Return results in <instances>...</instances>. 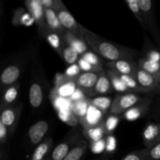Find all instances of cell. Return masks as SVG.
Segmentation results:
<instances>
[{
    "label": "cell",
    "instance_id": "6da1fadb",
    "mask_svg": "<svg viewBox=\"0 0 160 160\" xmlns=\"http://www.w3.org/2000/svg\"><path fill=\"white\" fill-rule=\"evenodd\" d=\"M81 32L86 43L98 56L109 61L133 59L140 55L138 50L110 42L81 25Z\"/></svg>",
    "mask_w": 160,
    "mask_h": 160
},
{
    "label": "cell",
    "instance_id": "7a4b0ae2",
    "mask_svg": "<svg viewBox=\"0 0 160 160\" xmlns=\"http://www.w3.org/2000/svg\"><path fill=\"white\" fill-rule=\"evenodd\" d=\"M35 49L33 47L29 49H27L26 54L23 55V56H20L18 59L13 61L11 63L8 64L3 69L0 75V82L2 89L17 83V81L24 70L28 59L32 56V52Z\"/></svg>",
    "mask_w": 160,
    "mask_h": 160
},
{
    "label": "cell",
    "instance_id": "3957f363",
    "mask_svg": "<svg viewBox=\"0 0 160 160\" xmlns=\"http://www.w3.org/2000/svg\"><path fill=\"white\" fill-rule=\"evenodd\" d=\"M145 21L146 31L151 34L155 43L160 48V28L158 25L151 0H138Z\"/></svg>",
    "mask_w": 160,
    "mask_h": 160
},
{
    "label": "cell",
    "instance_id": "277c9868",
    "mask_svg": "<svg viewBox=\"0 0 160 160\" xmlns=\"http://www.w3.org/2000/svg\"><path fill=\"white\" fill-rule=\"evenodd\" d=\"M146 98L145 97L142 98L138 93H135V92L118 94L113 98L109 113L113 114V115H119V114L121 115L131 108L142 102Z\"/></svg>",
    "mask_w": 160,
    "mask_h": 160
},
{
    "label": "cell",
    "instance_id": "5b68a950",
    "mask_svg": "<svg viewBox=\"0 0 160 160\" xmlns=\"http://www.w3.org/2000/svg\"><path fill=\"white\" fill-rule=\"evenodd\" d=\"M25 6L28 12L32 16L37 24L39 35L45 37V34L48 31V28L45 20V8L42 6L41 0H27L25 2Z\"/></svg>",
    "mask_w": 160,
    "mask_h": 160
},
{
    "label": "cell",
    "instance_id": "8992f818",
    "mask_svg": "<svg viewBox=\"0 0 160 160\" xmlns=\"http://www.w3.org/2000/svg\"><path fill=\"white\" fill-rule=\"evenodd\" d=\"M81 140V134L78 131H70L64 140L52 150L51 155L52 160H63Z\"/></svg>",
    "mask_w": 160,
    "mask_h": 160
},
{
    "label": "cell",
    "instance_id": "52a82bcc",
    "mask_svg": "<svg viewBox=\"0 0 160 160\" xmlns=\"http://www.w3.org/2000/svg\"><path fill=\"white\" fill-rule=\"evenodd\" d=\"M56 86L51 94L64 98H70L78 89L76 80L68 78L64 74H57L56 77Z\"/></svg>",
    "mask_w": 160,
    "mask_h": 160
},
{
    "label": "cell",
    "instance_id": "ba28073f",
    "mask_svg": "<svg viewBox=\"0 0 160 160\" xmlns=\"http://www.w3.org/2000/svg\"><path fill=\"white\" fill-rule=\"evenodd\" d=\"M22 109H23V106L21 104H20L18 106L7 107L2 110L0 122H2L8 128L11 136L15 131L20 121Z\"/></svg>",
    "mask_w": 160,
    "mask_h": 160
},
{
    "label": "cell",
    "instance_id": "9c48e42d",
    "mask_svg": "<svg viewBox=\"0 0 160 160\" xmlns=\"http://www.w3.org/2000/svg\"><path fill=\"white\" fill-rule=\"evenodd\" d=\"M108 70H112L121 75L135 76L136 71L138 68V62L134 59H119L115 61H109L106 63Z\"/></svg>",
    "mask_w": 160,
    "mask_h": 160
},
{
    "label": "cell",
    "instance_id": "30bf717a",
    "mask_svg": "<svg viewBox=\"0 0 160 160\" xmlns=\"http://www.w3.org/2000/svg\"><path fill=\"white\" fill-rule=\"evenodd\" d=\"M134 78L138 81L141 88L143 89L145 93L150 94L153 93L157 88L160 80V76L151 74L138 67L136 71Z\"/></svg>",
    "mask_w": 160,
    "mask_h": 160
},
{
    "label": "cell",
    "instance_id": "8fae6325",
    "mask_svg": "<svg viewBox=\"0 0 160 160\" xmlns=\"http://www.w3.org/2000/svg\"><path fill=\"white\" fill-rule=\"evenodd\" d=\"M101 73L94 72H82L76 78V83L78 88L80 89L84 95L92 96L95 84L98 81Z\"/></svg>",
    "mask_w": 160,
    "mask_h": 160
},
{
    "label": "cell",
    "instance_id": "7c38bea8",
    "mask_svg": "<svg viewBox=\"0 0 160 160\" xmlns=\"http://www.w3.org/2000/svg\"><path fill=\"white\" fill-rule=\"evenodd\" d=\"M59 20L60 21L62 26L65 28L67 31H70L80 37H83L81 32V24L78 23L72 14L67 9L66 6L61 8L58 11H56Z\"/></svg>",
    "mask_w": 160,
    "mask_h": 160
},
{
    "label": "cell",
    "instance_id": "4fadbf2b",
    "mask_svg": "<svg viewBox=\"0 0 160 160\" xmlns=\"http://www.w3.org/2000/svg\"><path fill=\"white\" fill-rule=\"evenodd\" d=\"M49 129V123L46 120H39L32 125L28 130V138L34 145H38L45 137Z\"/></svg>",
    "mask_w": 160,
    "mask_h": 160
},
{
    "label": "cell",
    "instance_id": "5bb4252c",
    "mask_svg": "<svg viewBox=\"0 0 160 160\" xmlns=\"http://www.w3.org/2000/svg\"><path fill=\"white\" fill-rule=\"evenodd\" d=\"M142 139L148 149L160 142V121L149 123L142 132Z\"/></svg>",
    "mask_w": 160,
    "mask_h": 160
},
{
    "label": "cell",
    "instance_id": "9a60e30c",
    "mask_svg": "<svg viewBox=\"0 0 160 160\" xmlns=\"http://www.w3.org/2000/svg\"><path fill=\"white\" fill-rule=\"evenodd\" d=\"M152 99L147 97L142 102L138 103L134 107L131 108L128 111L121 114V117L123 120H126L128 121H134V120H138L149 111Z\"/></svg>",
    "mask_w": 160,
    "mask_h": 160
},
{
    "label": "cell",
    "instance_id": "2e32d148",
    "mask_svg": "<svg viewBox=\"0 0 160 160\" xmlns=\"http://www.w3.org/2000/svg\"><path fill=\"white\" fill-rule=\"evenodd\" d=\"M45 99L44 87L38 81H33L29 88V102L34 109H38L42 106Z\"/></svg>",
    "mask_w": 160,
    "mask_h": 160
},
{
    "label": "cell",
    "instance_id": "e0dca14e",
    "mask_svg": "<svg viewBox=\"0 0 160 160\" xmlns=\"http://www.w3.org/2000/svg\"><path fill=\"white\" fill-rule=\"evenodd\" d=\"M103 115H104L103 112H102L98 109L90 105L86 115L81 119H80V123L84 128L97 126V125L104 123Z\"/></svg>",
    "mask_w": 160,
    "mask_h": 160
},
{
    "label": "cell",
    "instance_id": "ac0fdd59",
    "mask_svg": "<svg viewBox=\"0 0 160 160\" xmlns=\"http://www.w3.org/2000/svg\"><path fill=\"white\" fill-rule=\"evenodd\" d=\"M63 38L66 44L74 48L81 56L88 52V45L83 37H80L70 31H67L64 34Z\"/></svg>",
    "mask_w": 160,
    "mask_h": 160
},
{
    "label": "cell",
    "instance_id": "d6986e66",
    "mask_svg": "<svg viewBox=\"0 0 160 160\" xmlns=\"http://www.w3.org/2000/svg\"><path fill=\"white\" fill-rule=\"evenodd\" d=\"M113 90L111 84L110 79L107 74L106 70H103L99 75L98 81L92 92V96H104L106 94L112 92Z\"/></svg>",
    "mask_w": 160,
    "mask_h": 160
},
{
    "label": "cell",
    "instance_id": "ffe728a7",
    "mask_svg": "<svg viewBox=\"0 0 160 160\" xmlns=\"http://www.w3.org/2000/svg\"><path fill=\"white\" fill-rule=\"evenodd\" d=\"M44 38L46 39L50 46L56 52V53L60 57H62V51H63L64 47L67 45L63 38V36L61 35L59 33L56 32V31L48 29Z\"/></svg>",
    "mask_w": 160,
    "mask_h": 160
},
{
    "label": "cell",
    "instance_id": "44dd1931",
    "mask_svg": "<svg viewBox=\"0 0 160 160\" xmlns=\"http://www.w3.org/2000/svg\"><path fill=\"white\" fill-rule=\"evenodd\" d=\"M19 91H20V84L18 82L4 89L1 102V110L12 106V104L18 98Z\"/></svg>",
    "mask_w": 160,
    "mask_h": 160
},
{
    "label": "cell",
    "instance_id": "7402d4cb",
    "mask_svg": "<svg viewBox=\"0 0 160 160\" xmlns=\"http://www.w3.org/2000/svg\"><path fill=\"white\" fill-rule=\"evenodd\" d=\"M45 15L48 29L56 31L63 36L67 30L62 26L56 12L53 9H45Z\"/></svg>",
    "mask_w": 160,
    "mask_h": 160
},
{
    "label": "cell",
    "instance_id": "603a6c76",
    "mask_svg": "<svg viewBox=\"0 0 160 160\" xmlns=\"http://www.w3.org/2000/svg\"><path fill=\"white\" fill-rule=\"evenodd\" d=\"M83 134L90 143L98 142V141L105 138L106 137V132L104 127V123L95 127L84 128Z\"/></svg>",
    "mask_w": 160,
    "mask_h": 160
},
{
    "label": "cell",
    "instance_id": "cb8c5ba5",
    "mask_svg": "<svg viewBox=\"0 0 160 160\" xmlns=\"http://www.w3.org/2000/svg\"><path fill=\"white\" fill-rule=\"evenodd\" d=\"M12 22L16 26H31L35 23L32 16L23 8L17 9L13 12Z\"/></svg>",
    "mask_w": 160,
    "mask_h": 160
},
{
    "label": "cell",
    "instance_id": "d4e9b609",
    "mask_svg": "<svg viewBox=\"0 0 160 160\" xmlns=\"http://www.w3.org/2000/svg\"><path fill=\"white\" fill-rule=\"evenodd\" d=\"M53 141L52 138L44 139L34 149L31 160H43L48 152L52 150Z\"/></svg>",
    "mask_w": 160,
    "mask_h": 160
},
{
    "label": "cell",
    "instance_id": "484cf974",
    "mask_svg": "<svg viewBox=\"0 0 160 160\" xmlns=\"http://www.w3.org/2000/svg\"><path fill=\"white\" fill-rule=\"evenodd\" d=\"M139 68L156 76H160V62L146 57H142L138 61Z\"/></svg>",
    "mask_w": 160,
    "mask_h": 160
},
{
    "label": "cell",
    "instance_id": "4316f807",
    "mask_svg": "<svg viewBox=\"0 0 160 160\" xmlns=\"http://www.w3.org/2000/svg\"><path fill=\"white\" fill-rule=\"evenodd\" d=\"M107 74L109 76V79H110L111 84H112V89L116 91L117 92L120 94H124V93H129L130 90L127 87L126 84H124L122 79L120 78V75L116 72L112 71V70H107Z\"/></svg>",
    "mask_w": 160,
    "mask_h": 160
},
{
    "label": "cell",
    "instance_id": "83f0119b",
    "mask_svg": "<svg viewBox=\"0 0 160 160\" xmlns=\"http://www.w3.org/2000/svg\"><path fill=\"white\" fill-rule=\"evenodd\" d=\"M91 105L101 111L103 113H106L110 110V108L112 106L113 98L108 96H97L95 98H92L89 99Z\"/></svg>",
    "mask_w": 160,
    "mask_h": 160
},
{
    "label": "cell",
    "instance_id": "f1b7e54d",
    "mask_svg": "<svg viewBox=\"0 0 160 160\" xmlns=\"http://www.w3.org/2000/svg\"><path fill=\"white\" fill-rule=\"evenodd\" d=\"M88 148V143L84 140L81 139L78 145L73 148L63 160H81L85 153Z\"/></svg>",
    "mask_w": 160,
    "mask_h": 160
},
{
    "label": "cell",
    "instance_id": "f546056e",
    "mask_svg": "<svg viewBox=\"0 0 160 160\" xmlns=\"http://www.w3.org/2000/svg\"><path fill=\"white\" fill-rule=\"evenodd\" d=\"M57 114L59 119L69 126L76 127L80 122L78 117L70 109H61L57 111Z\"/></svg>",
    "mask_w": 160,
    "mask_h": 160
},
{
    "label": "cell",
    "instance_id": "4dcf8cb0",
    "mask_svg": "<svg viewBox=\"0 0 160 160\" xmlns=\"http://www.w3.org/2000/svg\"><path fill=\"white\" fill-rule=\"evenodd\" d=\"M90 105L89 99H84L81 100V101L74 102L72 104V111L80 120V119H81L86 115Z\"/></svg>",
    "mask_w": 160,
    "mask_h": 160
},
{
    "label": "cell",
    "instance_id": "1f68e13d",
    "mask_svg": "<svg viewBox=\"0 0 160 160\" xmlns=\"http://www.w3.org/2000/svg\"><path fill=\"white\" fill-rule=\"evenodd\" d=\"M79 56L80 55L78 54V52L74 49L73 48H72L71 46L68 45H66V46L64 47L63 51H62V59L67 62L69 65H72V64H74L78 62V61L79 60Z\"/></svg>",
    "mask_w": 160,
    "mask_h": 160
},
{
    "label": "cell",
    "instance_id": "d6a6232c",
    "mask_svg": "<svg viewBox=\"0 0 160 160\" xmlns=\"http://www.w3.org/2000/svg\"><path fill=\"white\" fill-rule=\"evenodd\" d=\"M126 3L128 7H129V9H131V12H133L134 17L137 18L138 21L139 22V23L142 27V28L145 31H146V27H145V21H144L143 16H142V12L141 11L140 6H139L138 2V0H128V1H126Z\"/></svg>",
    "mask_w": 160,
    "mask_h": 160
},
{
    "label": "cell",
    "instance_id": "836d02e7",
    "mask_svg": "<svg viewBox=\"0 0 160 160\" xmlns=\"http://www.w3.org/2000/svg\"><path fill=\"white\" fill-rule=\"evenodd\" d=\"M120 75L122 81L124 82V84H126L127 87L128 88L130 92H135V93H145L144 90L141 88V86L139 85V84L138 83V81H136V79L134 77L128 76V75Z\"/></svg>",
    "mask_w": 160,
    "mask_h": 160
},
{
    "label": "cell",
    "instance_id": "e575fe53",
    "mask_svg": "<svg viewBox=\"0 0 160 160\" xmlns=\"http://www.w3.org/2000/svg\"><path fill=\"white\" fill-rule=\"evenodd\" d=\"M120 121V117H119L117 115H113V114H111L106 119V120H104V127L106 129V135L112 134V133L118 126Z\"/></svg>",
    "mask_w": 160,
    "mask_h": 160
},
{
    "label": "cell",
    "instance_id": "d590c367",
    "mask_svg": "<svg viewBox=\"0 0 160 160\" xmlns=\"http://www.w3.org/2000/svg\"><path fill=\"white\" fill-rule=\"evenodd\" d=\"M78 64L79 65L81 71L83 72H94V73H102L103 71L102 67H98L92 65L88 62L83 59L82 57H80L79 60L78 61Z\"/></svg>",
    "mask_w": 160,
    "mask_h": 160
},
{
    "label": "cell",
    "instance_id": "8d00e7d4",
    "mask_svg": "<svg viewBox=\"0 0 160 160\" xmlns=\"http://www.w3.org/2000/svg\"><path fill=\"white\" fill-rule=\"evenodd\" d=\"M50 98L52 102L53 106L57 111L61 110V109H69V102L67 98H61V97L56 96L52 94L50 95Z\"/></svg>",
    "mask_w": 160,
    "mask_h": 160
},
{
    "label": "cell",
    "instance_id": "74e56055",
    "mask_svg": "<svg viewBox=\"0 0 160 160\" xmlns=\"http://www.w3.org/2000/svg\"><path fill=\"white\" fill-rule=\"evenodd\" d=\"M83 59H85L87 62H88L89 63H91L92 65L95 66V67H102V61L100 59V57L98 56V55H97L96 53H94L92 52H87L84 53V55L81 56Z\"/></svg>",
    "mask_w": 160,
    "mask_h": 160
},
{
    "label": "cell",
    "instance_id": "f35d334b",
    "mask_svg": "<svg viewBox=\"0 0 160 160\" xmlns=\"http://www.w3.org/2000/svg\"><path fill=\"white\" fill-rule=\"evenodd\" d=\"M41 2L45 9H53L55 12L65 6L60 0H41Z\"/></svg>",
    "mask_w": 160,
    "mask_h": 160
},
{
    "label": "cell",
    "instance_id": "ab89813d",
    "mask_svg": "<svg viewBox=\"0 0 160 160\" xmlns=\"http://www.w3.org/2000/svg\"><path fill=\"white\" fill-rule=\"evenodd\" d=\"M81 68H80L79 65L77 63L72 64V65H70L67 68V70L64 72V76L67 77L68 78H73V79H76L80 74H81Z\"/></svg>",
    "mask_w": 160,
    "mask_h": 160
},
{
    "label": "cell",
    "instance_id": "60d3db41",
    "mask_svg": "<svg viewBox=\"0 0 160 160\" xmlns=\"http://www.w3.org/2000/svg\"><path fill=\"white\" fill-rule=\"evenodd\" d=\"M148 159V149H142L134 152L125 156L123 160H145Z\"/></svg>",
    "mask_w": 160,
    "mask_h": 160
},
{
    "label": "cell",
    "instance_id": "b9f144b4",
    "mask_svg": "<svg viewBox=\"0 0 160 160\" xmlns=\"http://www.w3.org/2000/svg\"><path fill=\"white\" fill-rule=\"evenodd\" d=\"M90 144L92 152L95 153V154L102 153V152L106 151V138L102 139V140L98 141V142H92V143Z\"/></svg>",
    "mask_w": 160,
    "mask_h": 160
},
{
    "label": "cell",
    "instance_id": "7bdbcfd3",
    "mask_svg": "<svg viewBox=\"0 0 160 160\" xmlns=\"http://www.w3.org/2000/svg\"><path fill=\"white\" fill-rule=\"evenodd\" d=\"M148 159L160 160V142L148 149Z\"/></svg>",
    "mask_w": 160,
    "mask_h": 160
},
{
    "label": "cell",
    "instance_id": "ee69618b",
    "mask_svg": "<svg viewBox=\"0 0 160 160\" xmlns=\"http://www.w3.org/2000/svg\"><path fill=\"white\" fill-rule=\"evenodd\" d=\"M117 148V140L112 134L106 137V151L108 152H112Z\"/></svg>",
    "mask_w": 160,
    "mask_h": 160
},
{
    "label": "cell",
    "instance_id": "f6af8a7d",
    "mask_svg": "<svg viewBox=\"0 0 160 160\" xmlns=\"http://www.w3.org/2000/svg\"><path fill=\"white\" fill-rule=\"evenodd\" d=\"M10 137V133H9L8 128L2 122H0V143L1 145L6 144L9 138Z\"/></svg>",
    "mask_w": 160,
    "mask_h": 160
},
{
    "label": "cell",
    "instance_id": "bcb514c9",
    "mask_svg": "<svg viewBox=\"0 0 160 160\" xmlns=\"http://www.w3.org/2000/svg\"><path fill=\"white\" fill-rule=\"evenodd\" d=\"M70 100H71L73 102H78V101H81V100H84V94L81 92L80 89H77L76 92L72 95V96L69 98Z\"/></svg>",
    "mask_w": 160,
    "mask_h": 160
},
{
    "label": "cell",
    "instance_id": "7dc6e473",
    "mask_svg": "<svg viewBox=\"0 0 160 160\" xmlns=\"http://www.w3.org/2000/svg\"><path fill=\"white\" fill-rule=\"evenodd\" d=\"M153 94H160V80H159V84H158L157 88H156V90L154 91V92H153Z\"/></svg>",
    "mask_w": 160,
    "mask_h": 160
}]
</instances>
